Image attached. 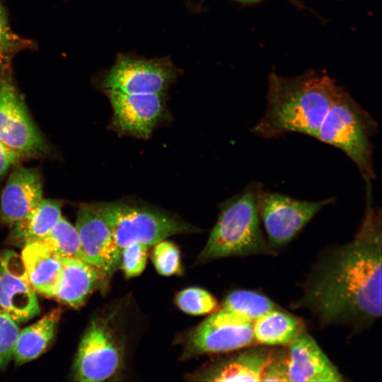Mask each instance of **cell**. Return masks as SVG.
<instances>
[{
  "instance_id": "obj_1",
  "label": "cell",
  "mask_w": 382,
  "mask_h": 382,
  "mask_svg": "<svg viewBox=\"0 0 382 382\" xmlns=\"http://www.w3.org/2000/svg\"><path fill=\"white\" fill-rule=\"evenodd\" d=\"M366 184L364 212L354 238L320 255L296 303L324 325L360 330L381 316L382 215L371 183Z\"/></svg>"
},
{
  "instance_id": "obj_2",
  "label": "cell",
  "mask_w": 382,
  "mask_h": 382,
  "mask_svg": "<svg viewBox=\"0 0 382 382\" xmlns=\"http://www.w3.org/2000/svg\"><path fill=\"white\" fill-rule=\"evenodd\" d=\"M337 86L329 76L314 72L294 78L269 76L267 108L252 127L265 139L289 133L316 137L335 97Z\"/></svg>"
},
{
  "instance_id": "obj_3",
  "label": "cell",
  "mask_w": 382,
  "mask_h": 382,
  "mask_svg": "<svg viewBox=\"0 0 382 382\" xmlns=\"http://www.w3.org/2000/svg\"><path fill=\"white\" fill-rule=\"evenodd\" d=\"M262 188L261 184L252 182L223 204L207 244L197 256V263L273 252L260 227L258 195Z\"/></svg>"
},
{
  "instance_id": "obj_4",
  "label": "cell",
  "mask_w": 382,
  "mask_h": 382,
  "mask_svg": "<svg viewBox=\"0 0 382 382\" xmlns=\"http://www.w3.org/2000/svg\"><path fill=\"white\" fill-rule=\"evenodd\" d=\"M377 130L374 118L349 93L337 86L315 138L343 151L366 183H371L376 178L372 139Z\"/></svg>"
},
{
  "instance_id": "obj_5",
  "label": "cell",
  "mask_w": 382,
  "mask_h": 382,
  "mask_svg": "<svg viewBox=\"0 0 382 382\" xmlns=\"http://www.w3.org/2000/svg\"><path fill=\"white\" fill-rule=\"evenodd\" d=\"M117 303L105 316L93 319L79 346L73 366L75 380L103 381L117 376L126 362L127 336Z\"/></svg>"
},
{
  "instance_id": "obj_6",
  "label": "cell",
  "mask_w": 382,
  "mask_h": 382,
  "mask_svg": "<svg viewBox=\"0 0 382 382\" xmlns=\"http://www.w3.org/2000/svg\"><path fill=\"white\" fill-rule=\"evenodd\" d=\"M92 205L108 225L120 249L132 243L150 247L169 236L197 231L179 218L149 207L123 202Z\"/></svg>"
},
{
  "instance_id": "obj_7",
  "label": "cell",
  "mask_w": 382,
  "mask_h": 382,
  "mask_svg": "<svg viewBox=\"0 0 382 382\" xmlns=\"http://www.w3.org/2000/svg\"><path fill=\"white\" fill-rule=\"evenodd\" d=\"M181 359L225 353L251 346L255 342L253 323L223 308L212 313L199 324L180 337Z\"/></svg>"
},
{
  "instance_id": "obj_8",
  "label": "cell",
  "mask_w": 382,
  "mask_h": 382,
  "mask_svg": "<svg viewBox=\"0 0 382 382\" xmlns=\"http://www.w3.org/2000/svg\"><path fill=\"white\" fill-rule=\"evenodd\" d=\"M335 201L333 197L301 200L262 188L258 195V210L270 248L289 243L318 212Z\"/></svg>"
},
{
  "instance_id": "obj_9",
  "label": "cell",
  "mask_w": 382,
  "mask_h": 382,
  "mask_svg": "<svg viewBox=\"0 0 382 382\" xmlns=\"http://www.w3.org/2000/svg\"><path fill=\"white\" fill-rule=\"evenodd\" d=\"M0 141L21 156L46 150V142L31 120L8 69L0 74Z\"/></svg>"
},
{
  "instance_id": "obj_10",
  "label": "cell",
  "mask_w": 382,
  "mask_h": 382,
  "mask_svg": "<svg viewBox=\"0 0 382 382\" xmlns=\"http://www.w3.org/2000/svg\"><path fill=\"white\" fill-rule=\"evenodd\" d=\"M173 77L172 70L160 62L121 56L102 84L106 91L162 96Z\"/></svg>"
},
{
  "instance_id": "obj_11",
  "label": "cell",
  "mask_w": 382,
  "mask_h": 382,
  "mask_svg": "<svg viewBox=\"0 0 382 382\" xmlns=\"http://www.w3.org/2000/svg\"><path fill=\"white\" fill-rule=\"evenodd\" d=\"M76 228L85 260L94 266L108 283L120 268L121 250L108 225L92 204H82L77 212Z\"/></svg>"
},
{
  "instance_id": "obj_12",
  "label": "cell",
  "mask_w": 382,
  "mask_h": 382,
  "mask_svg": "<svg viewBox=\"0 0 382 382\" xmlns=\"http://www.w3.org/2000/svg\"><path fill=\"white\" fill-rule=\"evenodd\" d=\"M0 308L16 323L25 322L40 313L21 257L8 250L0 253Z\"/></svg>"
},
{
  "instance_id": "obj_13",
  "label": "cell",
  "mask_w": 382,
  "mask_h": 382,
  "mask_svg": "<svg viewBox=\"0 0 382 382\" xmlns=\"http://www.w3.org/2000/svg\"><path fill=\"white\" fill-rule=\"evenodd\" d=\"M113 110V123L122 132L148 139L163 112L162 96L106 91Z\"/></svg>"
},
{
  "instance_id": "obj_14",
  "label": "cell",
  "mask_w": 382,
  "mask_h": 382,
  "mask_svg": "<svg viewBox=\"0 0 382 382\" xmlns=\"http://www.w3.org/2000/svg\"><path fill=\"white\" fill-rule=\"evenodd\" d=\"M289 346V381L338 382L344 380L337 367L305 329Z\"/></svg>"
},
{
  "instance_id": "obj_15",
  "label": "cell",
  "mask_w": 382,
  "mask_h": 382,
  "mask_svg": "<svg viewBox=\"0 0 382 382\" xmlns=\"http://www.w3.org/2000/svg\"><path fill=\"white\" fill-rule=\"evenodd\" d=\"M272 349L247 348L202 366L189 380L201 381H261Z\"/></svg>"
},
{
  "instance_id": "obj_16",
  "label": "cell",
  "mask_w": 382,
  "mask_h": 382,
  "mask_svg": "<svg viewBox=\"0 0 382 382\" xmlns=\"http://www.w3.org/2000/svg\"><path fill=\"white\" fill-rule=\"evenodd\" d=\"M42 182L33 168H16L4 188L0 204V224L14 225L42 200Z\"/></svg>"
},
{
  "instance_id": "obj_17",
  "label": "cell",
  "mask_w": 382,
  "mask_h": 382,
  "mask_svg": "<svg viewBox=\"0 0 382 382\" xmlns=\"http://www.w3.org/2000/svg\"><path fill=\"white\" fill-rule=\"evenodd\" d=\"M21 257L34 290L55 297L62 279V258L38 242L25 244Z\"/></svg>"
},
{
  "instance_id": "obj_18",
  "label": "cell",
  "mask_w": 382,
  "mask_h": 382,
  "mask_svg": "<svg viewBox=\"0 0 382 382\" xmlns=\"http://www.w3.org/2000/svg\"><path fill=\"white\" fill-rule=\"evenodd\" d=\"M62 279L54 298L70 306H82L96 289L107 284L103 274L84 260L62 259Z\"/></svg>"
},
{
  "instance_id": "obj_19",
  "label": "cell",
  "mask_w": 382,
  "mask_h": 382,
  "mask_svg": "<svg viewBox=\"0 0 382 382\" xmlns=\"http://www.w3.org/2000/svg\"><path fill=\"white\" fill-rule=\"evenodd\" d=\"M304 330L301 320L274 308L253 323L255 342L268 346L289 345Z\"/></svg>"
},
{
  "instance_id": "obj_20",
  "label": "cell",
  "mask_w": 382,
  "mask_h": 382,
  "mask_svg": "<svg viewBox=\"0 0 382 382\" xmlns=\"http://www.w3.org/2000/svg\"><path fill=\"white\" fill-rule=\"evenodd\" d=\"M62 203L42 199L23 219L13 225L9 241L24 246L47 234L61 218Z\"/></svg>"
},
{
  "instance_id": "obj_21",
  "label": "cell",
  "mask_w": 382,
  "mask_h": 382,
  "mask_svg": "<svg viewBox=\"0 0 382 382\" xmlns=\"http://www.w3.org/2000/svg\"><path fill=\"white\" fill-rule=\"evenodd\" d=\"M61 311L55 308L20 332L13 357L18 364L31 361L47 349L54 336Z\"/></svg>"
},
{
  "instance_id": "obj_22",
  "label": "cell",
  "mask_w": 382,
  "mask_h": 382,
  "mask_svg": "<svg viewBox=\"0 0 382 382\" xmlns=\"http://www.w3.org/2000/svg\"><path fill=\"white\" fill-rule=\"evenodd\" d=\"M35 242L41 243L62 259L86 261L76 227L62 216L47 234Z\"/></svg>"
},
{
  "instance_id": "obj_23",
  "label": "cell",
  "mask_w": 382,
  "mask_h": 382,
  "mask_svg": "<svg viewBox=\"0 0 382 382\" xmlns=\"http://www.w3.org/2000/svg\"><path fill=\"white\" fill-rule=\"evenodd\" d=\"M221 308L253 323L265 313L277 308L275 303L266 296L249 290H236L224 300Z\"/></svg>"
},
{
  "instance_id": "obj_24",
  "label": "cell",
  "mask_w": 382,
  "mask_h": 382,
  "mask_svg": "<svg viewBox=\"0 0 382 382\" xmlns=\"http://www.w3.org/2000/svg\"><path fill=\"white\" fill-rule=\"evenodd\" d=\"M33 47L34 42L19 36L11 29L4 1L0 0V74L10 68L16 54Z\"/></svg>"
},
{
  "instance_id": "obj_25",
  "label": "cell",
  "mask_w": 382,
  "mask_h": 382,
  "mask_svg": "<svg viewBox=\"0 0 382 382\" xmlns=\"http://www.w3.org/2000/svg\"><path fill=\"white\" fill-rule=\"evenodd\" d=\"M176 306L183 312L201 316L211 314L218 308V301L209 291L199 287H189L175 297Z\"/></svg>"
},
{
  "instance_id": "obj_26",
  "label": "cell",
  "mask_w": 382,
  "mask_h": 382,
  "mask_svg": "<svg viewBox=\"0 0 382 382\" xmlns=\"http://www.w3.org/2000/svg\"><path fill=\"white\" fill-rule=\"evenodd\" d=\"M154 245L151 258L158 273L168 277L182 274L183 269L177 245L165 240Z\"/></svg>"
},
{
  "instance_id": "obj_27",
  "label": "cell",
  "mask_w": 382,
  "mask_h": 382,
  "mask_svg": "<svg viewBox=\"0 0 382 382\" xmlns=\"http://www.w3.org/2000/svg\"><path fill=\"white\" fill-rule=\"evenodd\" d=\"M149 246L141 243H132L121 248L120 264L126 278L140 275L145 270Z\"/></svg>"
},
{
  "instance_id": "obj_28",
  "label": "cell",
  "mask_w": 382,
  "mask_h": 382,
  "mask_svg": "<svg viewBox=\"0 0 382 382\" xmlns=\"http://www.w3.org/2000/svg\"><path fill=\"white\" fill-rule=\"evenodd\" d=\"M19 333L16 322L0 308V369L6 366L13 357Z\"/></svg>"
},
{
  "instance_id": "obj_29",
  "label": "cell",
  "mask_w": 382,
  "mask_h": 382,
  "mask_svg": "<svg viewBox=\"0 0 382 382\" xmlns=\"http://www.w3.org/2000/svg\"><path fill=\"white\" fill-rule=\"evenodd\" d=\"M261 381H289L287 351L272 350L270 360L264 370Z\"/></svg>"
},
{
  "instance_id": "obj_30",
  "label": "cell",
  "mask_w": 382,
  "mask_h": 382,
  "mask_svg": "<svg viewBox=\"0 0 382 382\" xmlns=\"http://www.w3.org/2000/svg\"><path fill=\"white\" fill-rule=\"evenodd\" d=\"M21 156L12 151L0 141V178L4 175L8 170L15 165Z\"/></svg>"
},
{
  "instance_id": "obj_31",
  "label": "cell",
  "mask_w": 382,
  "mask_h": 382,
  "mask_svg": "<svg viewBox=\"0 0 382 382\" xmlns=\"http://www.w3.org/2000/svg\"><path fill=\"white\" fill-rule=\"evenodd\" d=\"M238 1H247V2H253V1H259V0H238Z\"/></svg>"
}]
</instances>
